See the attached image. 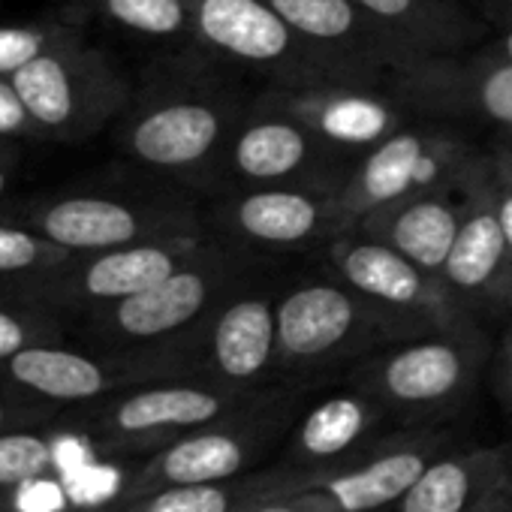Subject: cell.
<instances>
[{
    "mask_svg": "<svg viewBox=\"0 0 512 512\" xmlns=\"http://www.w3.org/2000/svg\"><path fill=\"white\" fill-rule=\"evenodd\" d=\"M70 256L73 253L61 250L40 232L0 214V296L34 302L37 290Z\"/></svg>",
    "mask_w": 512,
    "mask_h": 512,
    "instance_id": "4316f807",
    "label": "cell"
},
{
    "mask_svg": "<svg viewBox=\"0 0 512 512\" xmlns=\"http://www.w3.org/2000/svg\"><path fill=\"white\" fill-rule=\"evenodd\" d=\"M449 446H455V434L446 425L398 428L365 458L308 491H314L329 512H389L416 476Z\"/></svg>",
    "mask_w": 512,
    "mask_h": 512,
    "instance_id": "ffe728a7",
    "label": "cell"
},
{
    "mask_svg": "<svg viewBox=\"0 0 512 512\" xmlns=\"http://www.w3.org/2000/svg\"><path fill=\"white\" fill-rule=\"evenodd\" d=\"M52 461L61 464V470H76L79 464L88 461V443L79 440V437H61L55 446H52Z\"/></svg>",
    "mask_w": 512,
    "mask_h": 512,
    "instance_id": "74e56055",
    "label": "cell"
},
{
    "mask_svg": "<svg viewBox=\"0 0 512 512\" xmlns=\"http://www.w3.org/2000/svg\"><path fill=\"white\" fill-rule=\"evenodd\" d=\"M269 4L347 85L386 88V82L407 64L404 52L356 0H269Z\"/></svg>",
    "mask_w": 512,
    "mask_h": 512,
    "instance_id": "d6986e66",
    "label": "cell"
},
{
    "mask_svg": "<svg viewBox=\"0 0 512 512\" xmlns=\"http://www.w3.org/2000/svg\"><path fill=\"white\" fill-rule=\"evenodd\" d=\"M88 16L79 7H70L64 13H49L31 22H13L0 25V79H13L19 70H25L31 61L46 55L52 46L88 34Z\"/></svg>",
    "mask_w": 512,
    "mask_h": 512,
    "instance_id": "83f0119b",
    "label": "cell"
},
{
    "mask_svg": "<svg viewBox=\"0 0 512 512\" xmlns=\"http://www.w3.org/2000/svg\"><path fill=\"white\" fill-rule=\"evenodd\" d=\"M473 512H512V476L503 479Z\"/></svg>",
    "mask_w": 512,
    "mask_h": 512,
    "instance_id": "60d3db41",
    "label": "cell"
},
{
    "mask_svg": "<svg viewBox=\"0 0 512 512\" xmlns=\"http://www.w3.org/2000/svg\"><path fill=\"white\" fill-rule=\"evenodd\" d=\"M491 347L485 323L428 332L374 350L341 383L374 395L401 428H443L488 377Z\"/></svg>",
    "mask_w": 512,
    "mask_h": 512,
    "instance_id": "7a4b0ae2",
    "label": "cell"
},
{
    "mask_svg": "<svg viewBox=\"0 0 512 512\" xmlns=\"http://www.w3.org/2000/svg\"><path fill=\"white\" fill-rule=\"evenodd\" d=\"M353 166L356 160L326 145L293 115L253 97L220 157L208 199L250 187H308L341 193Z\"/></svg>",
    "mask_w": 512,
    "mask_h": 512,
    "instance_id": "7c38bea8",
    "label": "cell"
},
{
    "mask_svg": "<svg viewBox=\"0 0 512 512\" xmlns=\"http://www.w3.org/2000/svg\"><path fill=\"white\" fill-rule=\"evenodd\" d=\"M461 214H464V187H455V190H434L377 208L353 226L368 238L395 247L419 269L440 278L446 256L461 229Z\"/></svg>",
    "mask_w": 512,
    "mask_h": 512,
    "instance_id": "603a6c76",
    "label": "cell"
},
{
    "mask_svg": "<svg viewBox=\"0 0 512 512\" xmlns=\"http://www.w3.org/2000/svg\"><path fill=\"white\" fill-rule=\"evenodd\" d=\"M0 139L10 142H40L13 82L0 79Z\"/></svg>",
    "mask_w": 512,
    "mask_h": 512,
    "instance_id": "e575fe53",
    "label": "cell"
},
{
    "mask_svg": "<svg viewBox=\"0 0 512 512\" xmlns=\"http://www.w3.org/2000/svg\"><path fill=\"white\" fill-rule=\"evenodd\" d=\"M40 142H85L124 115L133 85L88 34L52 46L13 79Z\"/></svg>",
    "mask_w": 512,
    "mask_h": 512,
    "instance_id": "8992f818",
    "label": "cell"
},
{
    "mask_svg": "<svg viewBox=\"0 0 512 512\" xmlns=\"http://www.w3.org/2000/svg\"><path fill=\"white\" fill-rule=\"evenodd\" d=\"M52 317H58V311L40 302L0 296V362L13 359L25 347L49 344L46 335L55 332Z\"/></svg>",
    "mask_w": 512,
    "mask_h": 512,
    "instance_id": "f546056e",
    "label": "cell"
},
{
    "mask_svg": "<svg viewBox=\"0 0 512 512\" xmlns=\"http://www.w3.org/2000/svg\"><path fill=\"white\" fill-rule=\"evenodd\" d=\"M260 266L263 256L241 250L211 232L202 250H196L160 284L82 317H88L106 341L127 347L130 353L172 356L184 377V344L211 317V311Z\"/></svg>",
    "mask_w": 512,
    "mask_h": 512,
    "instance_id": "3957f363",
    "label": "cell"
},
{
    "mask_svg": "<svg viewBox=\"0 0 512 512\" xmlns=\"http://www.w3.org/2000/svg\"><path fill=\"white\" fill-rule=\"evenodd\" d=\"M488 386L506 413L512 425V320H506L500 338L491 347V362H488Z\"/></svg>",
    "mask_w": 512,
    "mask_h": 512,
    "instance_id": "836d02e7",
    "label": "cell"
},
{
    "mask_svg": "<svg viewBox=\"0 0 512 512\" xmlns=\"http://www.w3.org/2000/svg\"><path fill=\"white\" fill-rule=\"evenodd\" d=\"M0 214L40 232L67 253H97L145 238L208 229L205 214L172 190L85 184L25 196Z\"/></svg>",
    "mask_w": 512,
    "mask_h": 512,
    "instance_id": "5b68a950",
    "label": "cell"
},
{
    "mask_svg": "<svg viewBox=\"0 0 512 512\" xmlns=\"http://www.w3.org/2000/svg\"><path fill=\"white\" fill-rule=\"evenodd\" d=\"M67 500V488L49 479H25L16 497L19 512H61Z\"/></svg>",
    "mask_w": 512,
    "mask_h": 512,
    "instance_id": "d590c367",
    "label": "cell"
},
{
    "mask_svg": "<svg viewBox=\"0 0 512 512\" xmlns=\"http://www.w3.org/2000/svg\"><path fill=\"white\" fill-rule=\"evenodd\" d=\"M485 151L488 142L473 139L464 127L416 118L359 157L338 193L341 214L347 226H353L377 208L464 187Z\"/></svg>",
    "mask_w": 512,
    "mask_h": 512,
    "instance_id": "ba28073f",
    "label": "cell"
},
{
    "mask_svg": "<svg viewBox=\"0 0 512 512\" xmlns=\"http://www.w3.org/2000/svg\"><path fill=\"white\" fill-rule=\"evenodd\" d=\"M398 428L386 407L359 386L341 383L335 392L308 398L275 458L256 470L263 500L314 488L365 458Z\"/></svg>",
    "mask_w": 512,
    "mask_h": 512,
    "instance_id": "30bf717a",
    "label": "cell"
},
{
    "mask_svg": "<svg viewBox=\"0 0 512 512\" xmlns=\"http://www.w3.org/2000/svg\"><path fill=\"white\" fill-rule=\"evenodd\" d=\"M323 256L326 269L374 305L401 338L479 323L455 302L437 275L419 269L404 253L368 238L356 226L341 229L323 247Z\"/></svg>",
    "mask_w": 512,
    "mask_h": 512,
    "instance_id": "4fadbf2b",
    "label": "cell"
},
{
    "mask_svg": "<svg viewBox=\"0 0 512 512\" xmlns=\"http://www.w3.org/2000/svg\"><path fill=\"white\" fill-rule=\"evenodd\" d=\"M467 4L488 22L497 28H512V0H467Z\"/></svg>",
    "mask_w": 512,
    "mask_h": 512,
    "instance_id": "f35d334b",
    "label": "cell"
},
{
    "mask_svg": "<svg viewBox=\"0 0 512 512\" xmlns=\"http://www.w3.org/2000/svg\"><path fill=\"white\" fill-rule=\"evenodd\" d=\"M386 91L416 118L512 133V61L485 49L404 64Z\"/></svg>",
    "mask_w": 512,
    "mask_h": 512,
    "instance_id": "5bb4252c",
    "label": "cell"
},
{
    "mask_svg": "<svg viewBox=\"0 0 512 512\" xmlns=\"http://www.w3.org/2000/svg\"><path fill=\"white\" fill-rule=\"evenodd\" d=\"M85 16L145 43L172 49V55H199L187 0H73Z\"/></svg>",
    "mask_w": 512,
    "mask_h": 512,
    "instance_id": "484cf974",
    "label": "cell"
},
{
    "mask_svg": "<svg viewBox=\"0 0 512 512\" xmlns=\"http://www.w3.org/2000/svg\"><path fill=\"white\" fill-rule=\"evenodd\" d=\"M269 106L293 115L302 127L320 136L335 151L359 163L371 148L416 121L386 88L362 85H314V88H269L260 94Z\"/></svg>",
    "mask_w": 512,
    "mask_h": 512,
    "instance_id": "ac0fdd59",
    "label": "cell"
},
{
    "mask_svg": "<svg viewBox=\"0 0 512 512\" xmlns=\"http://www.w3.org/2000/svg\"><path fill=\"white\" fill-rule=\"evenodd\" d=\"M7 371L19 386L55 401H88L103 395L118 380L115 371L100 359L58 344L25 347L7 359Z\"/></svg>",
    "mask_w": 512,
    "mask_h": 512,
    "instance_id": "d4e9b609",
    "label": "cell"
},
{
    "mask_svg": "<svg viewBox=\"0 0 512 512\" xmlns=\"http://www.w3.org/2000/svg\"><path fill=\"white\" fill-rule=\"evenodd\" d=\"M244 512H329L323 500L314 491H296V494H281V497H266L247 506Z\"/></svg>",
    "mask_w": 512,
    "mask_h": 512,
    "instance_id": "8d00e7d4",
    "label": "cell"
},
{
    "mask_svg": "<svg viewBox=\"0 0 512 512\" xmlns=\"http://www.w3.org/2000/svg\"><path fill=\"white\" fill-rule=\"evenodd\" d=\"M52 446L31 434L0 437V482H25L46 470Z\"/></svg>",
    "mask_w": 512,
    "mask_h": 512,
    "instance_id": "4dcf8cb0",
    "label": "cell"
},
{
    "mask_svg": "<svg viewBox=\"0 0 512 512\" xmlns=\"http://www.w3.org/2000/svg\"><path fill=\"white\" fill-rule=\"evenodd\" d=\"M311 392L314 389L287 383L269 386L229 413L172 440L154 461V488L226 482L260 470L275 458L272 452L281 449Z\"/></svg>",
    "mask_w": 512,
    "mask_h": 512,
    "instance_id": "9c48e42d",
    "label": "cell"
},
{
    "mask_svg": "<svg viewBox=\"0 0 512 512\" xmlns=\"http://www.w3.org/2000/svg\"><path fill=\"white\" fill-rule=\"evenodd\" d=\"M211 238V229L178 232L145 238L124 247H109L97 253H73L70 260L37 290L34 302L58 314H88L121 299H130L178 266H184L196 250Z\"/></svg>",
    "mask_w": 512,
    "mask_h": 512,
    "instance_id": "2e32d148",
    "label": "cell"
},
{
    "mask_svg": "<svg viewBox=\"0 0 512 512\" xmlns=\"http://www.w3.org/2000/svg\"><path fill=\"white\" fill-rule=\"evenodd\" d=\"M196 52L269 88L347 85L269 0H187Z\"/></svg>",
    "mask_w": 512,
    "mask_h": 512,
    "instance_id": "52a82bcc",
    "label": "cell"
},
{
    "mask_svg": "<svg viewBox=\"0 0 512 512\" xmlns=\"http://www.w3.org/2000/svg\"><path fill=\"white\" fill-rule=\"evenodd\" d=\"M253 97L217 76L202 55H166L115 121L118 151L145 175L208 196L220 157Z\"/></svg>",
    "mask_w": 512,
    "mask_h": 512,
    "instance_id": "6da1fadb",
    "label": "cell"
},
{
    "mask_svg": "<svg viewBox=\"0 0 512 512\" xmlns=\"http://www.w3.org/2000/svg\"><path fill=\"white\" fill-rule=\"evenodd\" d=\"M488 178H491L500 226L512 247V139L497 136L488 142Z\"/></svg>",
    "mask_w": 512,
    "mask_h": 512,
    "instance_id": "1f68e13d",
    "label": "cell"
},
{
    "mask_svg": "<svg viewBox=\"0 0 512 512\" xmlns=\"http://www.w3.org/2000/svg\"><path fill=\"white\" fill-rule=\"evenodd\" d=\"M0 425H4V410H0Z\"/></svg>",
    "mask_w": 512,
    "mask_h": 512,
    "instance_id": "7bdbcfd3",
    "label": "cell"
},
{
    "mask_svg": "<svg viewBox=\"0 0 512 512\" xmlns=\"http://www.w3.org/2000/svg\"><path fill=\"white\" fill-rule=\"evenodd\" d=\"M500 136H506V139H512V133H500Z\"/></svg>",
    "mask_w": 512,
    "mask_h": 512,
    "instance_id": "ee69618b",
    "label": "cell"
},
{
    "mask_svg": "<svg viewBox=\"0 0 512 512\" xmlns=\"http://www.w3.org/2000/svg\"><path fill=\"white\" fill-rule=\"evenodd\" d=\"M392 37L407 64L467 55L485 46L491 25L467 0H356Z\"/></svg>",
    "mask_w": 512,
    "mask_h": 512,
    "instance_id": "44dd1931",
    "label": "cell"
},
{
    "mask_svg": "<svg viewBox=\"0 0 512 512\" xmlns=\"http://www.w3.org/2000/svg\"><path fill=\"white\" fill-rule=\"evenodd\" d=\"M256 395V392H250ZM250 395L226 392L202 380H154L118 398L109 425L124 437H184L187 431L229 413Z\"/></svg>",
    "mask_w": 512,
    "mask_h": 512,
    "instance_id": "7402d4cb",
    "label": "cell"
},
{
    "mask_svg": "<svg viewBox=\"0 0 512 512\" xmlns=\"http://www.w3.org/2000/svg\"><path fill=\"white\" fill-rule=\"evenodd\" d=\"M266 263L244 278L184 344V380L250 395L278 386V293Z\"/></svg>",
    "mask_w": 512,
    "mask_h": 512,
    "instance_id": "8fae6325",
    "label": "cell"
},
{
    "mask_svg": "<svg viewBox=\"0 0 512 512\" xmlns=\"http://www.w3.org/2000/svg\"><path fill=\"white\" fill-rule=\"evenodd\" d=\"M64 488H67V497L73 503H100V500L115 494L118 473L112 467H100V464L85 461L76 470L64 473Z\"/></svg>",
    "mask_w": 512,
    "mask_h": 512,
    "instance_id": "d6a6232c",
    "label": "cell"
},
{
    "mask_svg": "<svg viewBox=\"0 0 512 512\" xmlns=\"http://www.w3.org/2000/svg\"><path fill=\"white\" fill-rule=\"evenodd\" d=\"M263 500L260 473H247L226 482H193L154 488L142 503V512H244Z\"/></svg>",
    "mask_w": 512,
    "mask_h": 512,
    "instance_id": "f1b7e54d",
    "label": "cell"
},
{
    "mask_svg": "<svg viewBox=\"0 0 512 512\" xmlns=\"http://www.w3.org/2000/svg\"><path fill=\"white\" fill-rule=\"evenodd\" d=\"M392 341L401 332L335 272L281 284L278 383L314 389Z\"/></svg>",
    "mask_w": 512,
    "mask_h": 512,
    "instance_id": "277c9868",
    "label": "cell"
},
{
    "mask_svg": "<svg viewBox=\"0 0 512 512\" xmlns=\"http://www.w3.org/2000/svg\"><path fill=\"white\" fill-rule=\"evenodd\" d=\"M482 49L491 52V55H500V58H509V61H512V28L500 31V34H497L491 43H485Z\"/></svg>",
    "mask_w": 512,
    "mask_h": 512,
    "instance_id": "b9f144b4",
    "label": "cell"
},
{
    "mask_svg": "<svg viewBox=\"0 0 512 512\" xmlns=\"http://www.w3.org/2000/svg\"><path fill=\"white\" fill-rule=\"evenodd\" d=\"M509 476V446L455 443L416 476L389 512H473Z\"/></svg>",
    "mask_w": 512,
    "mask_h": 512,
    "instance_id": "cb8c5ba5",
    "label": "cell"
},
{
    "mask_svg": "<svg viewBox=\"0 0 512 512\" xmlns=\"http://www.w3.org/2000/svg\"><path fill=\"white\" fill-rule=\"evenodd\" d=\"M19 145H22V142L0 139V202L7 199L10 181H13L16 166H19Z\"/></svg>",
    "mask_w": 512,
    "mask_h": 512,
    "instance_id": "ab89813d",
    "label": "cell"
},
{
    "mask_svg": "<svg viewBox=\"0 0 512 512\" xmlns=\"http://www.w3.org/2000/svg\"><path fill=\"white\" fill-rule=\"evenodd\" d=\"M202 214L214 235L256 256L326 247L347 229L338 193L308 187L232 190L208 199Z\"/></svg>",
    "mask_w": 512,
    "mask_h": 512,
    "instance_id": "9a60e30c",
    "label": "cell"
},
{
    "mask_svg": "<svg viewBox=\"0 0 512 512\" xmlns=\"http://www.w3.org/2000/svg\"><path fill=\"white\" fill-rule=\"evenodd\" d=\"M440 281L473 320H512V247L497 217L488 151L464 184L461 229Z\"/></svg>",
    "mask_w": 512,
    "mask_h": 512,
    "instance_id": "e0dca14e",
    "label": "cell"
}]
</instances>
